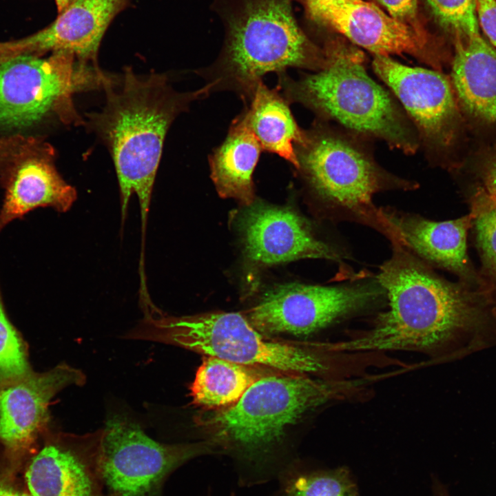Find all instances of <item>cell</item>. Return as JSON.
Listing matches in <instances>:
<instances>
[{
  "instance_id": "6da1fadb",
  "label": "cell",
  "mask_w": 496,
  "mask_h": 496,
  "mask_svg": "<svg viewBox=\"0 0 496 496\" xmlns=\"http://www.w3.org/2000/svg\"><path fill=\"white\" fill-rule=\"evenodd\" d=\"M376 276L387 305L369 329L347 340L324 342L336 353L413 351L432 360L463 359L496 345L495 300L483 287L441 277L402 242Z\"/></svg>"
},
{
  "instance_id": "7a4b0ae2",
  "label": "cell",
  "mask_w": 496,
  "mask_h": 496,
  "mask_svg": "<svg viewBox=\"0 0 496 496\" xmlns=\"http://www.w3.org/2000/svg\"><path fill=\"white\" fill-rule=\"evenodd\" d=\"M367 380L274 373L253 383L235 404L199 417L198 425L205 440L232 458L240 486L262 485L289 464L279 451L288 428L318 407L360 394Z\"/></svg>"
},
{
  "instance_id": "3957f363",
  "label": "cell",
  "mask_w": 496,
  "mask_h": 496,
  "mask_svg": "<svg viewBox=\"0 0 496 496\" xmlns=\"http://www.w3.org/2000/svg\"><path fill=\"white\" fill-rule=\"evenodd\" d=\"M103 88L105 104L100 112L87 114V125L103 140L112 157L123 220L131 196H138L143 238L167 131L192 103L211 94L210 86L180 92L172 87L165 74L140 76L126 68L121 78L111 76Z\"/></svg>"
},
{
  "instance_id": "277c9868",
  "label": "cell",
  "mask_w": 496,
  "mask_h": 496,
  "mask_svg": "<svg viewBox=\"0 0 496 496\" xmlns=\"http://www.w3.org/2000/svg\"><path fill=\"white\" fill-rule=\"evenodd\" d=\"M327 65L298 79L278 74L277 89L289 103L334 121L365 138L413 154L420 147L416 130L394 97L367 73L364 52L347 39H328L322 47Z\"/></svg>"
},
{
  "instance_id": "5b68a950",
  "label": "cell",
  "mask_w": 496,
  "mask_h": 496,
  "mask_svg": "<svg viewBox=\"0 0 496 496\" xmlns=\"http://www.w3.org/2000/svg\"><path fill=\"white\" fill-rule=\"evenodd\" d=\"M291 2H229L223 14L226 34L222 50L214 63L198 72L211 86V93L231 91L245 104L267 73L325 68L323 48L299 26Z\"/></svg>"
},
{
  "instance_id": "8992f818",
  "label": "cell",
  "mask_w": 496,
  "mask_h": 496,
  "mask_svg": "<svg viewBox=\"0 0 496 496\" xmlns=\"http://www.w3.org/2000/svg\"><path fill=\"white\" fill-rule=\"evenodd\" d=\"M295 152L300 172L324 216L336 223L369 227L391 241L400 236L373 202L375 194L418 188L417 183L386 170L375 160L365 138L316 119L304 130Z\"/></svg>"
},
{
  "instance_id": "52a82bcc",
  "label": "cell",
  "mask_w": 496,
  "mask_h": 496,
  "mask_svg": "<svg viewBox=\"0 0 496 496\" xmlns=\"http://www.w3.org/2000/svg\"><path fill=\"white\" fill-rule=\"evenodd\" d=\"M133 338L163 342L238 364L326 379H343L350 353L329 351L321 342L267 336L239 313L213 311L147 318Z\"/></svg>"
},
{
  "instance_id": "ba28073f",
  "label": "cell",
  "mask_w": 496,
  "mask_h": 496,
  "mask_svg": "<svg viewBox=\"0 0 496 496\" xmlns=\"http://www.w3.org/2000/svg\"><path fill=\"white\" fill-rule=\"evenodd\" d=\"M110 76L65 52L11 58L0 64V127L30 126L52 113L65 123L85 124L74 95L103 87Z\"/></svg>"
},
{
  "instance_id": "9c48e42d",
  "label": "cell",
  "mask_w": 496,
  "mask_h": 496,
  "mask_svg": "<svg viewBox=\"0 0 496 496\" xmlns=\"http://www.w3.org/2000/svg\"><path fill=\"white\" fill-rule=\"evenodd\" d=\"M386 305V292L376 274L362 271L335 285L277 286L245 317L265 334L309 335Z\"/></svg>"
},
{
  "instance_id": "30bf717a",
  "label": "cell",
  "mask_w": 496,
  "mask_h": 496,
  "mask_svg": "<svg viewBox=\"0 0 496 496\" xmlns=\"http://www.w3.org/2000/svg\"><path fill=\"white\" fill-rule=\"evenodd\" d=\"M103 430L101 466L109 496H164L166 481L180 466L203 455H221L205 440L158 442L121 415L108 419Z\"/></svg>"
},
{
  "instance_id": "8fae6325",
  "label": "cell",
  "mask_w": 496,
  "mask_h": 496,
  "mask_svg": "<svg viewBox=\"0 0 496 496\" xmlns=\"http://www.w3.org/2000/svg\"><path fill=\"white\" fill-rule=\"evenodd\" d=\"M372 67L401 103L428 156L432 159L450 152L462 123L450 77L432 68L402 64L390 56H375Z\"/></svg>"
},
{
  "instance_id": "7c38bea8",
  "label": "cell",
  "mask_w": 496,
  "mask_h": 496,
  "mask_svg": "<svg viewBox=\"0 0 496 496\" xmlns=\"http://www.w3.org/2000/svg\"><path fill=\"white\" fill-rule=\"evenodd\" d=\"M103 428L74 434L48 428L20 471L31 496H109L101 466Z\"/></svg>"
},
{
  "instance_id": "4fadbf2b",
  "label": "cell",
  "mask_w": 496,
  "mask_h": 496,
  "mask_svg": "<svg viewBox=\"0 0 496 496\" xmlns=\"http://www.w3.org/2000/svg\"><path fill=\"white\" fill-rule=\"evenodd\" d=\"M304 7L313 21L331 28L375 56L407 54L439 71L451 65L453 52L446 41L422 38L373 3L330 0Z\"/></svg>"
},
{
  "instance_id": "5bb4252c",
  "label": "cell",
  "mask_w": 496,
  "mask_h": 496,
  "mask_svg": "<svg viewBox=\"0 0 496 496\" xmlns=\"http://www.w3.org/2000/svg\"><path fill=\"white\" fill-rule=\"evenodd\" d=\"M85 374L67 364L31 370L0 384V443L3 461L20 471L26 456L50 428L51 400L69 386H83Z\"/></svg>"
},
{
  "instance_id": "9a60e30c",
  "label": "cell",
  "mask_w": 496,
  "mask_h": 496,
  "mask_svg": "<svg viewBox=\"0 0 496 496\" xmlns=\"http://www.w3.org/2000/svg\"><path fill=\"white\" fill-rule=\"evenodd\" d=\"M239 227L247 257L258 265L303 258L340 262L349 257L345 248L320 238L304 218L287 208L252 203L242 212Z\"/></svg>"
},
{
  "instance_id": "2e32d148",
  "label": "cell",
  "mask_w": 496,
  "mask_h": 496,
  "mask_svg": "<svg viewBox=\"0 0 496 496\" xmlns=\"http://www.w3.org/2000/svg\"><path fill=\"white\" fill-rule=\"evenodd\" d=\"M380 208L403 244L417 258L433 269L455 274L461 282L482 286L467 252V234L474 219L471 212L453 220L435 221L389 206Z\"/></svg>"
},
{
  "instance_id": "e0dca14e",
  "label": "cell",
  "mask_w": 496,
  "mask_h": 496,
  "mask_svg": "<svg viewBox=\"0 0 496 496\" xmlns=\"http://www.w3.org/2000/svg\"><path fill=\"white\" fill-rule=\"evenodd\" d=\"M127 0H73L48 27L28 37L33 53L65 52L97 65L102 38Z\"/></svg>"
},
{
  "instance_id": "ac0fdd59",
  "label": "cell",
  "mask_w": 496,
  "mask_h": 496,
  "mask_svg": "<svg viewBox=\"0 0 496 496\" xmlns=\"http://www.w3.org/2000/svg\"><path fill=\"white\" fill-rule=\"evenodd\" d=\"M450 79L462 113L496 124V50L480 32L453 41Z\"/></svg>"
},
{
  "instance_id": "d6986e66",
  "label": "cell",
  "mask_w": 496,
  "mask_h": 496,
  "mask_svg": "<svg viewBox=\"0 0 496 496\" xmlns=\"http://www.w3.org/2000/svg\"><path fill=\"white\" fill-rule=\"evenodd\" d=\"M50 151L21 163L4 183L0 232L10 223L39 207L65 212L76 200V189L60 176Z\"/></svg>"
},
{
  "instance_id": "ffe728a7",
  "label": "cell",
  "mask_w": 496,
  "mask_h": 496,
  "mask_svg": "<svg viewBox=\"0 0 496 496\" xmlns=\"http://www.w3.org/2000/svg\"><path fill=\"white\" fill-rule=\"evenodd\" d=\"M262 148L241 112L223 143L209 156L211 178L218 194L249 206L254 203L253 174Z\"/></svg>"
},
{
  "instance_id": "44dd1931",
  "label": "cell",
  "mask_w": 496,
  "mask_h": 496,
  "mask_svg": "<svg viewBox=\"0 0 496 496\" xmlns=\"http://www.w3.org/2000/svg\"><path fill=\"white\" fill-rule=\"evenodd\" d=\"M289 104L277 88H269L261 81L242 112L262 150L278 155L297 169L295 146L305 134Z\"/></svg>"
},
{
  "instance_id": "7402d4cb",
  "label": "cell",
  "mask_w": 496,
  "mask_h": 496,
  "mask_svg": "<svg viewBox=\"0 0 496 496\" xmlns=\"http://www.w3.org/2000/svg\"><path fill=\"white\" fill-rule=\"evenodd\" d=\"M277 372L281 371L204 355L190 387L192 402L208 411L227 409L256 381Z\"/></svg>"
},
{
  "instance_id": "603a6c76",
  "label": "cell",
  "mask_w": 496,
  "mask_h": 496,
  "mask_svg": "<svg viewBox=\"0 0 496 496\" xmlns=\"http://www.w3.org/2000/svg\"><path fill=\"white\" fill-rule=\"evenodd\" d=\"M276 480L278 487L269 496H360L346 466L322 468L296 458Z\"/></svg>"
},
{
  "instance_id": "cb8c5ba5",
  "label": "cell",
  "mask_w": 496,
  "mask_h": 496,
  "mask_svg": "<svg viewBox=\"0 0 496 496\" xmlns=\"http://www.w3.org/2000/svg\"><path fill=\"white\" fill-rule=\"evenodd\" d=\"M435 23L454 41L480 32L475 0H425Z\"/></svg>"
},
{
  "instance_id": "d4e9b609",
  "label": "cell",
  "mask_w": 496,
  "mask_h": 496,
  "mask_svg": "<svg viewBox=\"0 0 496 496\" xmlns=\"http://www.w3.org/2000/svg\"><path fill=\"white\" fill-rule=\"evenodd\" d=\"M31 370L25 343L8 318L0 287V384Z\"/></svg>"
},
{
  "instance_id": "484cf974",
  "label": "cell",
  "mask_w": 496,
  "mask_h": 496,
  "mask_svg": "<svg viewBox=\"0 0 496 496\" xmlns=\"http://www.w3.org/2000/svg\"><path fill=\"white\" fill-rule=\"evenodd\" d=\"M475 234L482 261L480 278L483 286L496 293V207L474 216Z\"/></svg>"
},
{
  "instance_id": "4316f807",
  "label": "cell",
  "mask_w": 496,
  "mask_h": 496,
  "mask_svg": "<svg viewBox=\"0 0 496 496\" xmlns=\"http://www.w3.org/2000/svg\"><path fill=\"white\" fill-rule=\"evenodd\" d=\"M381 5L389 14L411 28L422 38L434 42L446 41L431 33L420 16L417 0H374Z\"/></svg>"
},
{
  "instance_id": "83f0119b",
  "label": "cell",
  "mask_w": 496,
  "mask_h": 496,
  "mask_svg": "<svg viewBox=\"0 0 496 496\" xmlns=\"http://www.w3.org/2000/svg\"><path fill=\"white\" fill-rule=\"evenodd\" d=\"M479 165L480 185L471 199L474 215L496 207V148L486 154Z\"/></svg>"
},
{
  "instance_id": "f1b7e54d",
  "label": "cell",
  "mask_w": 496,
  "mask_h": 496,
  "mask_svg": "<svg viewBox=\"0 0 496 496\" xmlns=\"http://www.w3.org/2000/svg\"><path fill=\"white\" fill-rule=\"evenodd\" d=\"M479 28L496 50V0H475Z\"/></svg>"
},
{
  "instance_id": "f546056e",
  "label": "cell",
  "mask_w": 496,
  "mask_h": 496,
  "mask_svg": "<svg viewBox=\"0 0 496 496\" xmlns=\"http://www.w3.org/2000/svg\"><path fill=\"white\" fill-rule=\"evenodd\" d=\"M19 471L3 463L0 470V496H31L19 481Z\"/></svg>"
},
{
  "instance_id": "4dcf8cb0",
  "label": "cell",
  "mask_w": 496,
  "mask_h": 496,
  "mask_svg": "<svg viewBox=\"0 0 496 496\" xmlns=\"http://www.w3.org/2000/svg\"><path fill=\"white\" fill-rule=\"evenodd\" d=\"M27 53H33L28 37L19 40L0 42V64L11 58Z\"/></svg>"
},
{
  "instance_id": "1f68e13d",
  "label": "cell",
  "mask_w": 496,
  "mask_h": 496,
  "mask_svg": "<svg viewBox=\"0 0 496 496\" xmlns=\"http://www.w3.org/2000/svg\"><path fill=\"white\" fill-rule=\"evenodd\" d=\"M73 0H55L59 13L63 11Z\"/></svg>"
},
{
  "instance_id": "d6a6232c",
  "label": "cell",
  "mask_w": 496,
  "mask_h": 496,
  "mask_svg": "<svg viewBox=\"0 0 496 496\" xmlns=\"http://www.w3.org/2000/svg\"><path fill=\"white\" fill-rule=\"evenodd\" d=\"M327 1H330V0H303V3L304 4V6H305L307 5H310V4H313V3H320V2Z\"/></svg>"
},
{
  "instance_id": "836d02e7",
  "label": "cell",
  "mask_w": 496,
  "mask_h": 496,
  "mask_svg": "<svg viewBox=\"0 0 496 496\" xmlns=\"http://www.w3.org/2000/svg\"><path fill=\"white\" fill-rule=\"evenodd\" d=\"M10 143L7 142L6 141H2L0 140V156L2 154L3 151L6 149V147Z\"/></svg>"
},
{
  "instance_id": "e575fe53",
  "label": "cell",
  "mask_w": 496,
  "mask_h": 496,
  "mask_svg": "<svg viewBox=\"0 0 496 496\" xmlns=\"http://www.w3.org/2000/svg\"><path fill=\"white\" fill-rule=\"evenodd\" d=\"M495 319H496V293H495Z\"/></svg>"
}]
</instances>
